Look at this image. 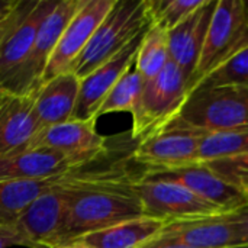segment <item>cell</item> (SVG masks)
Masks as SVG:
<instances>
[{"instance_id":"1","label":"cell","mask_w":248,"mask_h":248,"mask_svg":"<svg viewBox=\"0 0 248 248\" xmlns=\"http://www.w3.org/2000/svg\"><path fill=\"white\" fill-rule=\"evenodd\" d=\"M150 26L147 0H115L113 7L97 26L70 71L83 80L121 52L138 35L148 31Z\"/></svg>"},{"instance_id":"2","label":"cell","mask_w":248,"mask_h":248,"mask_svg":"<svg viewBox=\"0 0 248 248\" xmlns=\"http://www.w3.org/2000/svg\"><path fill=\"white\" fill-rule=\"evenodd\" d=\"M179 118L206 134L248 128V84L196 87Z\"/></svg>"},{"instance_id":"3","label":"cell","mask_w":248,"mask_h":248,"mask_svg":"<svg viewBox=\"0 0 248 248\" xmlns=\"http://www.w3.org/2000/svg\"><path fill=\"white\" fill-rule=\"evenodd\" d=\"M189 96V80L173 61L153 80L142 83L129 131L137 142L176 119Z\"/></svg>"},{"instance_id":"4","label":"cell","mask_w":248,"mask_h":248,"mask_svg":"<svg viewBox=\"0 0 248 248\" xmlns=\"http://www.w3.org/2000/svg\"><path fill=\"white\" fill-rule=\"evenodd\" d=\"M247 46L248 3L243 0H217L203 49L189 84V93Z\"/></svg>"},{"instance_id":"5","label":"cell","mask_w":248,"mask_h":248,"mask_svg":"<svg viewBox=\"0 0 248 248\" xmlns=\"http://www.w3.org/2000/svg\"><path fill=\"white\" fill-rule=\"evenodd\" d=\"M209 135L183 122L179 116L155 134L137 142L135 161L145 171L179 169L201 163V144Z\"/></svg>"},{"instance_id":"6","label":"cell","mask_w":248,"mask_h":248,"mask_svg":"<svg viewBox=\"0 0 248 248\" xmlns=\"http://www.w3.org/2000/svg\"><path fill=\"white\" fill-rule=\"evenodd\" d=\"M83 0H60L55 9L42 22L32 51L4 92L22 96L33 94L44 80L48 62L60 42V38L81 6Z\"/></svg>"},{"instance_id":"7","label":"cell","mask_w":248,"mask_h":248,"mask_svg":"<svg viewBox=\"0 0 248 248\" xmlns=\"http://www.w3.org/2000/svg\"><path fill=\"white\" fill-rule=\"evenodd\" d=\"M62 176L58 186L41 195L17 219L15 230L25 247H57L73 198V192L64 185Z\"/></svg>"},{"instance_id":"8","label":"cell","mask_w":248,"mask_h":248,"mask_svg":"<svg viewBox=\"0 0 248 248\" xmlns=\"http://www.w3.org/2000/svg\"><path fill=\"white\" fill-rule=\"evenodd\" d=\"M60 0H20L15 19L0 45V86L3 90L28 60L38 31Z\"/></svg>"},{"instance_id":"9","label":"cell","mask_w":248,"mask_h":248,"mask_svg":"<svg viewBox=\"0 0 248 248\" xmlns=\"http://www.w3.org/2000/svg\"><path fill=\"white\" fill-rule=\"evenodd\" d=\"M144 214L166 222L221 215L218 208L202 201L182 185L142 176L137 185Z\"/></svg>"},{"instance_id":"10","label":"cell","mask_w":248,"mask_h":248,"mask_svg":"<svg viewBox=\"0 0 248 248\" xmlns=\"http://www.w3.org/2000/svg\"><path fill=\"white\" fill-rule=\"evenodd\" d=\"M108 144L109 140L96 131V121L71 119L38 131L26 150H54L81 167L105 153Z\"/></svg>"},{"instance_id":"11","label":"cell","mask_w":248,"mask_h":248,"mask_svg":"<svg viewBox=\"0 0 248 248\" xmlns=\"http://www.w3.org/2000/svg\"><path fill=\"white\" fill-rule=\"evenodd\" d=\"M144 176L182 185L224 214L234 212L248 205L247 196L241 189L225 182L205 163H196L170 170L145 171Z\"/></svg>"},{"instance_id":"12","label":"cell","mask_w":248,"mask_h":248,"mask_svg":"<svg viewBox=\"0 0 248 248\" xmlns=\"http://www.w3.org/2000/svg\"><path fill=\"white\" fill-rule=\"evenodd\" d=\"M115 0H83L81 6L64 29L60 42L48 62L42 84L70 71L73 62L83 52L97 26L113 7Z\"/></svg>"},{"instance_id":"13","label":"cell","mask_w":248,"mask_h":248,"mask_svg":"<svg viewBox=\"0 0 248 248\" xmlns=\"http://www.w3.org/2000/svg\"><path fill=\"white\" fill-rule=\"evenodd\" d=\"M145 33L147 31L138 35L121 52H118L115 57H112L109 61L97 67L93 73H90L81 80L78 99L73 115L74 121H97L96 113L100 109L106 96L121 80V77L131 67H134L138 49Z\"/></svg>"},{"instance_id":"14","label":"cell","mask_w":248,"mask_h":248,"mask_svg":"<svg viewBox=\"0 0 248 248\" xmlns=\"http://www.w3.org/2000/svg\"><path fill=\"white\" fill-rule=\"evenodd\" d=\"M155 241L190 248H237L238 237L228 214L167 222Z\"/></svg>"},{"instance_id":"15","label":"cell","mask_w":248,"mask_h":248,"mask_svg":"<svg viewBox=\"0 0 248 248\" xmlns=\"http://www.w3.org/2000/svg\"><path fill=\"white\" fill-rule=\"evenodd\" d=\"M217 6V0H205L192 15H189L174 29L169 31V52L173 61L190 80L198 67L206 32Z\"/></svg>"},{"instance_id":"16","label":"cell","mask_w":248,"mask_h":248,"mask_svg":"<svg viewBox=\"0 0 248 248\" xmlns=\"http://www.w3.org/2000/svg\"><path fill=\"white\" fill-rule=\"evenodd\" d=\"M81 80L71 71L45 81L33 96V113L39 131L73 119Z\"/></svg>"},{"instance_id":"17","label":"cell","mask_w":248,"mask_h":248,"mask_svg":"<svg viewBox=\"0 0 248 248\" xmlns=\"http://www.w3.org/2000/svg\"><path fill=\"white\" fill-rule=\"evenodd\" d=\"M38 131L33 96L6 92L0 103V157L25 151Z\"/></svg>"},{"instance_id":"18","label":"cell","mask_w":248,"mask_h":248,"mask_svg":"<svg viewBox=\"0 0 248 248\" xmlns=\"http://www.w3.org/2000/svg\"><path fill=\"white\" fill-rule=\"evenodd\" d=\"M76 169L74 163L64 154L38 148L0 157V182L42 180L61 176Z\"/></svg>"},{"instance_id":"19","label":"cell","mask_w":248,"mask_h":248,"mask_svg":"<svg viewBox=\"0 0 248 248\" xmlns=\"http://www.w3.org/2000/svg\"><path fill=\"white\" fill-rule=\"evenodd\" d=\"M166 224L161 219L142 217L81 235L71 243L84 248H142L161 234Z\"/></svg>"},{"instance_id":"20","label":"cell","mask_w":248,"mask_h":248,"mask_svg":"<svg viewBox=\"0 0 248 248\" xmlns=\"http://www.w3.org/2000/svg\"><path fill=\"white\" fill-rule=\"evenodd\" d=\"M61 176L42 180L0 182V228L15 227L32 202L58 186Z\"/></svg>"},{"instance_id":"21","label":"cell","mask_w":248,"mask_h":248,"mask_svg":"<svg viewBox=\"0 0 248 248\" xmlns=\"http://www.w3.org/2000/svg\"><path fill=\"white\" fill-rule=\"evenodd\" d=\"M169 62V32L158 26H150L138 49L135 70L142 81H148L157 77Z\"/></svg>"},{"instance_id":"22","label":"cell","mask_w":248,"mask_h":248,"mask_svg":"<svg viewBox=\"0 0 248 248\" xmlns=\"http://www.w3.org/2000/svg\"><path fill=\"white\" fill-rule=\"evenodd\" d=\"M142 83L144 81L140 73L135 70V67H131L106 96L100 109L96 113V119L113 112H128L132 115L140 100Z\"/></svg>"},{"instance_id":"23","label":"cell","mask_w":248,"mask_h":248,"mask_svg":"<svg viewBox=\"0 0 248 248\" xmlns=\"http://www.w3.org/2000/svg\"><path fill=\"white\" fill-rule=\"evenodd\" d=\"M248 154V128L209 134L201 144V163Z\"/></svg>"},{"instance_id":"24","label":"cell","mask_w":248,"mask_h":248,"mask_svg":"<svg viewBox=\"0 0 248 248\" xmlns=\"http://www.w3.org/2000/svg\"><path fill=\"white\" fill-rule=\"evenodd\" d=\"M203 1L205 0H147L151 26H158L169 32L201 7Z\"/></svg>"},{"instance_id":"25","label":"cell","mask_w":248,"mask_h":248,"mask_svg":"<svg viewBox=\"0 0 248 248\" xmlns=\"http://www.w3.org/2000/svg\"><path fill=\"white\" fill-rule=\"evenodd\" d=\"M221 84H248V46L227 64H224L221 68L209 74L196 87Z\"/></svg>"},{"instance_id":"26","label":"cell","mask_w":248,"mask_h":248,"mask_svg":"<svg viewBox=\"0 0 248 248\" xmlns=\"http://www.w3.org/2000/svg\"><path fill=\"white\" fill-rule=\"evenodd\" d=\"M205 164L215 171L219 177H222L225 182L234 185L235 187L244 189L248 185V154L238 155V157H227V158H218L205 161Z\"/></svg>"},{"instance_id":"27","label":"cell","mask_w":248,"mask_h":248,"mask_svg":"<svg viewBox=\"0 0 248 248\" xmlns=\"http://www.w3.org/2000/svg\"><path fill=\"white\" fill-rule=\"evenodd\" d=\"M228 217L237 231V237H238L237 248H248V205L234 212H230Z\"/></svg>"},{"instance_id":"28","label":"cell","mask_w":248,"mask_h":248,"mask_svg":"<svg viewBox=\"0 0 248 248\" xmlns=\"http://www.w3.org/2000/svg\"><path fill=\"white\" fill-rule=\"evenodd\" d=\"M13 246H22L25 247L22 238L16 232L15 227L10 228H0V248H9Z\"/></svg>"},{"instance_id":"29","label":"cell","mask_w":248,"mask_h":248,"mask_svg":"<svg viewBox=\"0 0 248 248\" xmlns=\"http://www.w3.org/2000/svg\"><path fill=\"white\" fill-rule=\"evenodd\" d=\"M19 3H20V1H19ZM17 6H19V4H17ZM17 6H16V7H17ZM16 7H15L9 15H6V16L0 20V45H1V42H3V39H4V36H6V33H7V31H9L12 22H13V19H15Z\"/></svg>"},{"instance_id":"30","label":"cell","mask_w":248,"mask_h":248,"mask_svg":"<svg viewBox=\"0 0 248 248\" xmlns=\"http://www.w3.org/2000/svg\"><path fill=\"white\" fill-rule=\"evenodd\" d=\"M20 0H0V20L9 15L17 4H19Z\"/></svg>"},{"instance_id":"31","label":"cell","mask_w":248,"mask_h":248,"mask_svg":"<svg viewBox=\"0 0 248 248\" xmlns=\"http://www.w3.org/2000/svg\"><path fill=\"white\" fill-rule=\"evenodd\" d=\"M142 248H190L186 246H180V244H170V243H161V241H151L147 246H144Z\"/></svg>"},{"instance_id":"32","label":"cell","mask_w":248,"mask_h":248,"mask_svg":"<svg viewBox=\"0 0 248 248\" xmlns=\"http://www.w3.org/2000/svg\"><path fill=\"white\" fill-rule=\"evenodd\" d=\"M57 248H84V247H81V246H78V244H74V243H70V244L60 246V247H57Z\"/></svg>"},{"instance_id":"33","label":"cell","mask_w":248,"mask_h":248,"mask_svg":"<svg viewBox=\"0 0 248 248\" xmlns=\"http://www.w3.org/2000/svg\"><path fill=\"white\" fill-rule=\"evenodd\" d=\"M4 93H6V92H4L3 87L0 86V103H1V100H3V97H4Z\"/></svg>"},{"instance_id":"34","label":"cell","mask_w":248,"mask_h":248,"mask_svg":"<svg viewBox=\"0 0 248 248\" xmlns=\"http://www.w3.org/2000/svg\"><path fill=\"white\" fill-rule=\"evenodd\" d=\"M244 193H246V196H247V199H248V185H247V187L244 189Z\"/></svg>"}]
</instances>
